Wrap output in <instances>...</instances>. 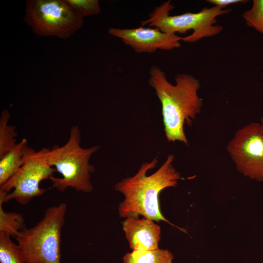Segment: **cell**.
Segmentation results:
<instances>
[{"label":"cell","mask_w":263,"mask_h":263,"mask_svg":"<svg viewBox=\"0 0 263 263\" xmlns=\"http://www.w3.org/2000/svg\"><path fill=\"white\" fill-rule=\"evenodd\" d=\"M175 81L174 85L169 82L160 67L150 68L148 83L161 103L166 139L188 146L184 125L190 126L201 111L203 100L198 94L201 85L198 79L185 73L176 74Z\"/></svg>","instance_id":"obj_1"},{"label":"cell","mask_w":263,"mask_h":263,"mask_svg":"<svg viewBox=\"0 0 263 263\" xmlns=\"http://www.w3.org/2000/svg\"><path fill=\"white\" fill-rule=\"evenodd\" d=\"M174 159L173 154H169L161 167L150 175H148V172L156 167L158 160L155 158L150 162H144L135 175L125 178L114 185V190L121 193L124 197L118 207L120 217L141 215L175 226L161 213L159 200L163 190L176 187L181 179L180 173L173 165Z\"/></svg>","instance_id":"obj_2"},{"label":"cell","mask_w":263,"mask_h":263,"mask_svg":"<svg viewBox=\"0 0 263 263\" xmlns=\"http://www.w3.org/2000/svg\"><path fill=\"white\" fill-rule=\"evenodd\" d=\"M81 141L79 127L73 126L66 143L61 146L55 145L45 153L49 165L55 167L62 176L57 178L52 175L49 178L52 187L58 191H64L67 188H71L77 191L90 193L94 189L91 173L94 168L90 163V160L100 146L83 148Z\"/></svg>","instance_id":"obj_3"},{"label":"cell","mask_w":263,"mask_h":263,"mask_svg":"<svg viewBox=\"0 0 263 263\" xmlns=\"http://www.w3.org/2000/svg\"><path fill=\"white\" fill-rule=\"evenodd\" d=\"M66 210L65 203L52 206L36 225L19 232L15 239L25 263H60L61 230Z\"/></svg>","instance_id":"obj_4"},{"label":"cell","mask_w":263,"mask_h":263,"mask_svg":"<svg viewBox=\"0 0 263 263\" xmlns=\"http://www.w3.org/2000/svg\"><path fill=\"white\" fill-rule=\"evenodd\" d=\"M174 8L171 0L163 2L149 14L147 19L141 21V26L147 25L157 28L163 32L175 34H185L192 30V34L182 37L181 41L194 43L220 34L223 27L216 24L217 18L228 14L231 10L213 6L210 8L205 7L197 13L169 15V12Z\"/></svg>","instance_id":"obj_5"},{"label":"cell","mask_w":263,"mask_h":263,"mask_svg":"<svg viewBox=\"0 0 263 263\" xmlns=\"http://www.w3.org/2000/svg\"><path fill=\"white\" fill-rule=\"evenodd\" d=\"M23 21L37 36L63 39L70 38L84 22L65 0H27Z\"/></svg>","instance_id":"obj_6"},{"label":"cell","mask_w":263,"mask_h":263,"mask_svg":"<svg viewBox=\"0 0 263 263\" xmlns=\"http://www.w3.org/2000/svg\"><path fill=\"white\" fill-rule=\"evenodd\" d=\"M48 149L42 148L36 151L26 145L24 164L0 186V198L4 203L15 199L18 203L26 205L33 198L41 196L46 191V189L39 187V183L49 179L56 171L49 165L45 156Z\"/></svg>","instance_id":"obj_7"},{"label":"cell","mask_w":263,"mask_h":263,"mask_svg":"<svg viewBox=\"0 0 263 263\" xmlns=\"http://www.w3.org/2000/svg\"><path fill=\"white\" fill-rule=\"evenodd\" d=\"M226 150L240 173L263 181V135L260 123L251 122L238 129Z\"/></svg>","instance_id":"obj_8"},{"label":"cell","mask_w":263,"mask_h":263,"mask_svg":"<svg viewBox=\"0 0 263 263\" xmlns=\"http://www.w3.org/2000/svg\"><path fill=\"white\" fill-rule=\"evenodd\" d=\"M111 36L119 38L136 53H153L157 50H171L181 47L182 37L177 34L166 33L157 28L121 29L112 27Z\"/></svg>","instance_id":"obj_9"},{"label":"cell","mask_w":263,"mask_h":263,"mask_svg":"<svg viewBox=\"0 0 263 263\" xmlns=\"http://www.w3.org/2000/svg\"><path fill=\"white\" fill-rule=\"evenodd\" d=\"M122 229L132 250H152L159 248L161 228L153 220L131 216L122 222Z\"/></svg>","instance_id":"obj_10"},{"label":"cell","mask_w":263,"mask_h":263,"mask_svg":"<svg viewBox=\"0 0 263 263\" xmlns=\"http://www.w3.org/2000/svg\"><path fill=\"white\" fill-rule=\"evenodd\" d=\"M26 144L27 139L23 138L0 159V186L15 174L24 164V148Z\"/></svg>","instance_id":"obj_11"},{"label":"cell","mask_w":263,"mask_h":263,"mask_svg":"<svg viewBox=\"0 0 263 263\" xmlns=\"http://www.w3.org/2000/svg\"><path fill=\"white\" fill-rule=\"evenodd\" d=\"M174 256L168 249L132 250L122 258L123 263H173Z\"/></svg>","instance_id":"obj_12"},{"label":"cell","mask_w":263,"mask_h":263,"mask_svg":"<svg viewBox=\"0 0 263 263\" xmlns=\"http://www.w3.org/2000/svg\"><path fill=\"white\" fill-rule=\"evenodd\" d=\"M10 114L7 109L3 110L0 117V159L9 152L17 143L15 137L18 134L16 127L8 125Z\"/></svg>","instance_id":"obj_13"},{"label":"cell","mask_w":263,"mask_h":263,"mask_svg":"<svg viewBox=\"0 0 263 263\" xmlns=\"http://www.w3.org/2000/svg\"><path fill=\"white\" fill-rule=\"evenodd\" d=\"M3 203L0 199V234L16 238L19 232L26 228L24 219L20 213L5 212Z\"/></svg>","instance_id":"obj_14"},{"label":"cell","mask_w":263,"mask_h":263,"mask_svg":"<svg viewBox=\"0 0 263 263\" xmlns=\"http://www.w3.org/2000/svg\"><path fill=\"white\" fill-rule=\"evenodd\" d=\"M0 263H25L24 258L18 245L11 237L0 234Z\"/></svg>","instance_id":"obj_15"},{"label":"cell","mask_w":263,"mask_h":263,"mask_svg":"<svg viewBox=\"0 0 263 263\" xmlns=\"http://www.w3.org/2000/svg\"><path fill=\"white\" fill-rule=\"evenodd\" d=\"M246 24L263 35V0H254L251 8L242 14Z\"/></svg>","instance_id":"obj_16"},{"label":"cell","mask_w":263,"mask_h":263,"mask_svg":"<svg viewBox=\"0 0 263 263\" xmlns=\"http://www.w3.org/2000/svg\"><path fill=\"white\" fill-rule=\"evenodd\" d=\"M76 14L83 18L100 13L101 9L98 0H65Z\"/></svg>","instance_id":"obj_17"},{"label":"cell","mask_w":263,"mask_h":263,"mask_svg":"<svg viewBox=\"0 0 263 263\" xmlns=\"http://www.w3.org/2000/svg\"><path fill=\"white\" fill-rule=\"evenodd\" d=\"M207 2L212 4L213 6H218L222 9H225L228 5L239 3H246L248 0H207Z\"/></svg>","instance_id":"obj_18"},{"label":"cell","mask_w":263,"mask_h":263,"mask_svg":"<svg viewBox=\"0 0 263 263\" xmlns=\"http://www.w3.org/2000/svg\"><path fill=\"white\" fill-rule=\"evenodd\" d=\"M260 124L261 131L263 135V117H262L261 118Z\"/></svg>","instance_id":"obj_19"}]
</instances>
